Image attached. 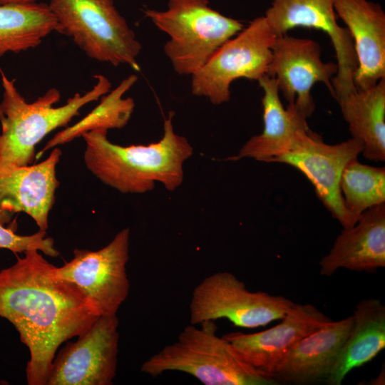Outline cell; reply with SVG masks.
Returning a JSON list of instances; mask_svg holds the SVG:
<instances>
[{
    "label": "cell",
    "mask_w": 385,
    "mask_h": 385,
    "mask_svg": "<svg viewBox=\"0 0 385 385\" xmlns=\"http://www.w3.org/2000/svg\"><path fill=\"white\" fill-rule=\"evenodd\" d=\"M277 34L294 28L314 29L325 33L334 47L337 72L332 78L334 98L338 101L356 88L357 60L351 36L337 21L334 0H273L264 16Z\"/></svg>",
    "instance_id": "obj_12"
},
{
    "label": "cell",
    "mask_w": 385,
    "mask_h": 385,
    "mask_svg": "<svg viewBox=\"0 0 385 385\" xmlns=\"http://www.w3.org/2000/svg\"><path fill=\"white\" fill-rule=\"evenodd\" d=\"M145 16L169 40L164 52L179 75L192 76L243 24L212 9L208 0H168L164 11L145 9Z\"/></svg>",
    "instance_id": "obj_5"
},
{
    "label": "cell",
    "mask_w": 385,
    "mask_h": 385,
    "mask_svg": "<svg viewBox=\"0 0 385 385\" xmlns=\"http://www.w3.org/2000/svg\"><path fill=\"white\" fill-rule=\"evenodd\" d=\"M56 31L70 37L91 58L140 70L141 44L113 0H50Z\"/></svg>",
    "instance_id": "obj_6"
},
{
    "label": "cell",
    "mask_w": 385,
    "mask_h": 385,
    "mask_svg": "<svg viewBox=\"0 0 385 385\" xmlns=\"http://www.w3.org/2000/svg\"><path fill=\"white\" fill-rule=\"evenodd\" d=\"M2 100L0 102V160L19 165L32 164L35 148L53 130L66 126L86 104L97 101L111 91V83L102 74L86 93H76L59 107L60 91L51 88L32 103L18 91L15 80L7 78L0 68Z\"/></svg>",
    "instance_id": "obj_3"
},
{
    "label": "cell",
    "mask_w": 385,
    "mask_h": 385,
    "mask_svg": "<svg viewBox=\"0 0 385 385\" xmlns=\"http://www.w3.org/2000/svg\"><path fill=\"white\" fill-rule=\"evenodd\" d=\"M173 115L170 112L165 118L161 139L148 145L114 144L106 129L83 133L86 168L102 183L122 193H145L152 190L156 182L169 191L176 190L183 183V165L193 148L186 138L174 131Z\"/></svg>",
    "instance_id": "obj_2"
},
{
    "label": "cell",
    "mask_w": 385,
    "mask_h": 385,
    "mask_svg": "<svg viewBox=\"0 0 385 385\" xmlns=\"http://www.w3.org/2000/svg\"><path fill=\"white\" fill-rule=\"evenodd\" d=\"M277 36L264 16L255 18L191 76L192 94L220 105L229 101L230 85L235 80L258 81L267 75Z\"/></svg>",
    "instance_id": "obj_7"
},
{
    "label": "cell",
    "mask_w": 385,
    "mask_h": 385,
    "mask_svg": "<svg viewBox=\"0 0 385 385\" xmlns=\"http://www.w3.org/2000/svg\"><path fill=\"white\" fill-rule=\"evenodd\" d=\"M350 332L325 382L340 385L353 369L374 359L385 347V307L375 298L359 302Z\"/></svg>",
    "instance_id": "obj_20"
},
{
    "label": "cell",
    "mask_w": 385,
    "mask_h": 385,
    "mask_svg": "<svg viewBox=\"0 0 385 385\" xmlns=\"http://www.w3.org/2000/svg\"><path fill=\"white\" fill-rule=\"evenodd\" d=\"M281 320L262 332L223 337L243 361L272 377L277 365L297 342L332 321L311 304L295 303Z\"/></svg>",
    "instance_id": "obj_15"
},
{
    "label": "cell",
    "mask_w": 385,
    "mask_h": 385,
    "mask_svg": "<svg viewBox=\"0 0 385 385\" xmlns=\"http://www.w3.org/2000/svg\"><path fill=\"white\" fill-rule=\"evenodd\" d=\"M353 324V317L332 321L297 342L277 365L278 384L297 385L325 381Z\"/></svg>",
    "instance_id": "obj_17"
},
{
    "label": "cell",
    "mask_w": 385,
    "mask_h": 385,
    "mask_svg": "<svg viewBox=\"0 0 385 385\" xmlns=\"http://www.w3.org/2000/svg\"><path fill=\"white\" fill-rule=\"evenodd\" d=\"M129 242L130 229L126 227L98 250L75 249L69 262L56 267V274L91 298L102 315L117 314L130 291L126 272Z\"/></svg>",
    "instance_id": "obj_9"
},
{
    "label": "cell",
    "mask_w": 385,
    "mask_h": 385,
    "mask_svg": "<svg viewBox=\"0 0 385 385\" xmlns=\"http://www.w3.org/2000/svg\"><path fill=\"white\" fill-rule=\"evenodd\" d=\"M340 190L346 209L359 220L368 209L385 203V168L354 158L342 172Z\"/></svg>",
    "instance_id": "obj_24"
},
{
    "label": "cell",
    "mask_w": 385,
    "mask_h": 385,
    "mask_svg": "<svg viewBox=\"0 0 385 385\" xmlns=\"http://www.w3.org/2000/svg\"><path fill=\"white\" fill-rule=\"evenodd\" d=\"M138 77L131 74L114 89L101 98L100 103L87 115L74 125L56 133L45 145L43 152L59 145L72 141L88 131L96 129L122 128L128 123L135 108V101L124 95L136 83Z\"/></svg>",
    "instance_id": "obj_23"
},
{
    "label": "cell",
    "mask_w": 385,
    "mask_h": 385,
    "mask_svg": "<svg viewBox=\"0 0 385 385\" xmlns=\"http://www.w3.org/2000/svg\"><path fill=\"white\" fill-rule=\"evenodd\" d=\"M351 138L363 145L368 160H385V78L366 89H356L337 101Z\"/></svg>",
    "instance_id": "obj_21"
},
{
    "label": "cell",
    "mask_w": 385,
    "mask_h": 385,
    "mask_svg": "<svg viewBox=\"0 0 385 385\" xmlns=\"http://www.w3.org/2000/svg\"><path fill=\"white\" fill-rule=\"evenodd\" d=\"M320 274L338 269L372 272L385 267V203L366 210L356 223L344 228L320 262Z\"/></svg>",
    "instance_id": "obj_19"
},
{
    "label": "cell",
    "mask_w": 385,
    "mask_h": 385,
    "mask_svg": "<svg viewBox=\"0 0 385 385\" xmlns=\"http://www.w3.org/2000/svg\"><path fill=\"white\" fill-rule=\"evenodd\" d=\"M363 150V145L351 138L337 144L323 142L309 131L289 152L272 160L295 168L310 181L318 198L343 228L359 220L346 209L340 190V180L347 163Z\"/></svg>",
    "instance_id": "obj_10"
},
{
    "label": "cell",
    "mask_w": 385,
    "mask_h": 385,
    "mask_svg": "<svg viewBox=\"0 0 385 385\" xmlns=\"http://www.w3.org/2000/svg\"><path fill=\"white\" fill-rule=\"evenodd\" d=\"M56 25L48 4H0V58L38 46Z\"/></svg>",
    "instance_id": "obj_22"
},
{
    "label": "cell",
    "mask_w": 385,
    "mask_h": 385,
    "mask_svg": "<svg viewBox=\"0 0 385 385\" xmlns=\"http://www.w3.org/2000/svg\"><path fill=\"white\" fill-rule=\"evenodd\" d=\"M263 91V130L251 137L238 153L227 158L239 160L242 158L271 163L272 160L291 151L301 138L311 131L307 119L294 103L285 108L279 98V91L274 78L264 76L258 81Z\"/></svg>",
    "instance_id": "obj_18"
},
{
    "label": "cell",
    "mask_w": 385,
    "mask_h": 385,
    "mask_svg": "<svg viewBox=\"0 0 385 385\" xmlns=\"http://www.w3.org/2000/svg\"><path fill=\"white\" fill-rule=\"evenodd\" d=\"M117 314L101 315L54 359L46 385H111L119 346Z\"/></svg>",
    "instance_id": "obj_11"
},
{
    "label": "cell",
    "mask_w": 385,
    "mask_h": 385,
    "mask_svg": "<svg viewBox=\"0 0 385 385\" xmlns=\"http://www.w3.org/2000/svg\"><path fill=\"white\" fill-rule=\"evenodd\" d=\"M61 154L55 147L46 159L28 165L0 160V224L4 225L16 213L24 212L39 230L46 231L59 185L56 166Z\"/></svg>",
    "instance_id": "obj_14"
},
{
    "label": "cell",
    "mask_w": 385,
    "mask_h": 385,
    "mask_svg": "<svg viewBox=\"0 0 385 385\" xmlns=\"http://www.w3.org/2000/svg\"><path fill=\"white\" fill-rule=\"evenodd\" d=\"M38 0H0V4H26L36 2Z\"/></svg>",
    "instance_id": "obj_26"
},
{
    "label": "cell",
    "mask_w": 385,
    "mask_h": 385,
    "mask_svg": "<svg viewBox=\"0 0 385 385\" xmlns=\"http://www.w3.org/2000/svg\"><path fill=\"white\" fill-rule=\"evenodd\" d=\"M46 235V231L41 230L33 235H19L13 227H5L0 224V249L9 250L14 253L38 250L45 255L57 257L59 252L54 246V240Z\"/></svg>",
    "instance_id": "obj_25"
},
{
    "label": "cell",
    "mask_w": 385,
    "mask_h": 385,
    "mask_svg": "<svg viewBox=\"0 0 385 385\" xmlns=\"http://www.w3.org/2000/svg\"><path fill=\"white\" fill-rule=\"evenodd\" d=\"M293 303L283 296L251 292L231 272H215L194 288L190 321L199 324L226 319L236 327L257 328L281 319Z\"/></svg>",
    "instance_id": "obj_8"
},
{
    "label": "cell",
    "mask_w": 385,
    "mask_h": 385,
    "mask_svg": "<svg viewBox=\"0 0 385 385\" xmlns=\"http://www.w3.org/2000/svg\"><path fill=\"white\" fill-rule=\"evenodd\" d=\"M215 321L186 326L177 339L141 365L142 372L156 377L176 371L205 385H276L272 377L249 365L230 342L217 335Z\"/></svg>",
    "instance_id": "obj_4"
},
{
    "label": "cell",
    "mask_w": 385,
    "mask_h": 385,
    "mask_svg": "<svg viewBox=\"0 0 385 385\" xmlns=\"http://www.w3.org/2000/svg\"><path fill=\"white\" fill-rule=\"evenodd\" d=\"M354 43L357 60L356 89H366L385 78V13L369 0H334Z\"/></svg>",
    "instance_id": "obj_16"
},
{
    "label": "cell",
    "mask_w": 385,
    "mask_h": 385,
    "mask_svg": "<svg viewBox=\"0 0 385 385\" xmlns=\"http://www.w3.org/2000/svg\"><path fill=\"white\" fill-rule=\"evenodd\" d=\"M337 72V63L323 61L319 44L312 39L287 33L277 36L272 46L267 76L275 79L288 104L294 103L306 118L315 107L312 88L322 83L334 96L332 81Z\"/></svg>",
    "instance_id": "obj_13"
},
{
    "label": "cell",
    "mask_w": 385,
    "mask_h": 385,
    "mask_svg": "<svg viewBox=\"0 0 385 385\" xmlns=\"http://www.w3.org/2000/svg\"><path fill=\"white\" fill-rule=\"evenodd\" d=\"M24 254L0 271V317L13 324L29 349L27 384L46 385L60 345L85 332L102 314L38 250Z\"/></svg>",
    "instance_id": "obj_1"
}]
</instances>
